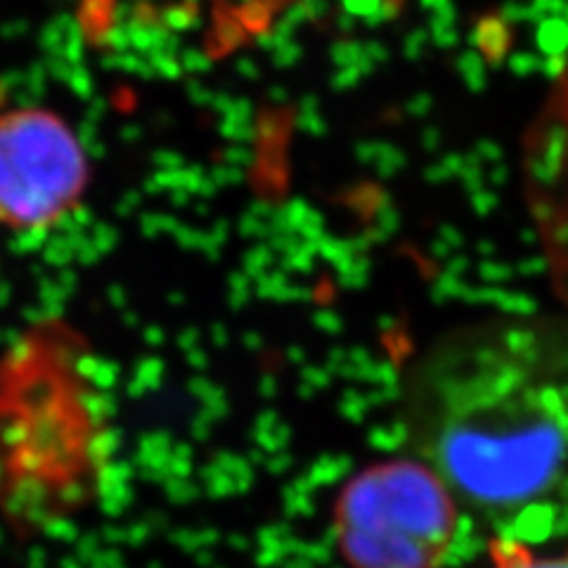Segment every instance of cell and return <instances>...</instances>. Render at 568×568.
Instances as JSON below:
<instances>
[{
	"label": "cell",
	"mask_w": 568,
	"mask_h": 568,
	"mask_svg": "<svg viewBox=\"0 0 568 568\" xmlns=\"http://www.w3.org/2000/svg\"><path fill=\"white\" fill-rule=\"evenodd\" d=\"M419 459L509 530L568 524V327L493 317L440 336L403 386Z\"/></svg>",
	"instance_id": "1"
},
{
	"label": "cell",
	"mask_w": 568,
	"mask_h": 568,
	"mask_svg": "<svg viewBox=\"0 0 568 568\" xmlns=\"http://www.w3.org/2000/svg\"><path fill=\"white\" fill-rule=\"evenodd\" d=\"M353 568H438L459 532V503L422 459L384 462L355 476L334 509Z\"/></svg>",
	"instance_id": "2"
},
{
	"label": "cell",
	"mask_w": 568,
	"mask_h": 568,
	"mask_svg": "<svg viewBox=\"0 0 568 568\" xmlns=\"http://www.w3.org/2000/svg\"><path fill=\"white\" fill-rule=\"evenodd\" d=\"M85 181V154L62 119L39 110L0 116V223H55L77 206Z\"/></svg>",
	"instance_id": "3"
},
{
	"label": "cell",
	"mask_w": 568,
	"mask_h": 568,
	"mask_svg": "<svg viewBox=\"0 0 568 568\" xmlns=\"http://www.w3.org/2000/svg\"><path fill=\"white\" fill-rule=\"evenodd\" d=\"M493 568H568V547L557 555H542L521 538L497 536L490 542Z\"/></svg>",
	"instance_id": "4"
}]
</instances>
